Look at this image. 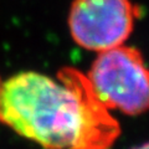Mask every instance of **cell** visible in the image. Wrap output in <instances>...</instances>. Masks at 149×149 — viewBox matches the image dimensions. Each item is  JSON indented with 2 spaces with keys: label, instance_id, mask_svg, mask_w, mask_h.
I'll list each match as a JSON object with an SVG mask.
<instances>
[{
  "label": "cell",
  "instance_id": "cell-5",
  "mask_svg": "<svg viewBox=\"0 0 149 149\" xmlns=\"http://www.w3.org/2000/svg\"><path fill=\"white\" fill-rule=\"evenodd\" d=\"M1 82H3V81H1V78H0V86H1Z\"/></svg>",
  "mask_w": 149,
  "mask_h": 149
},
{
  "label": "cell",
  "instance_id": "cell-2",
  "mask_svg": "<svg viewBox=\"0 0 149 149\" xmlns=\"http://www.w3.org/2000/svg\"><path fill=\"white\" fill-rule=\"evenodd\" d=\"M86 76L108 109L130 116L149 109V68L137 49L119 45L101 51Z\"/></svg>",
  "mask_w": 149,
  "mask_h": 149
},
{
  "label": "cell",
  "instance_id": "cell-4",
  "mask_svg": "<svg viewBox=\"0 0 149 149\" xmlns=\"http://www.w3.org/2000/svg\"><path fill=\"white\" fill-rule=\"evenodd\" d=\"M133 149H149V142L144 143V144H142V146H139V147L133 148Z\"/></svg>",
  "mask_w": 149,
  "mask_h": 149
},
{
  "label": "cell",
  "instance_id": "cell-1",
  "mask_svg": "<svg viewBox=\"0 0 149 149\" xmlns=\"http://www.w3.org/2000/svg\"><path fill=\"white\" fill-rule=\"evenodd\" d=\"M0 123L44 149H109L120 125L73 67L57 80L35 71L1 82Z\"/></svg>",
  "mask_w": 149,
  "mask_h": 149
},
{
  "label": "cell",
  "instance_id": "cell-3",
  "mask_svg": "<svg viewBox=\"0 0 149 149\" xmlns=\"http://www.w3.org/2000/svg\"><path fill=\"white\" fill-rule=\"evenodd\" d=\"M138 16L139 9L130 0H74L68 27L76 44L101 52L123 45Z\"/></svg>",
  "mask_w": 149,
  "mask_h": 149
}]
</instances>
